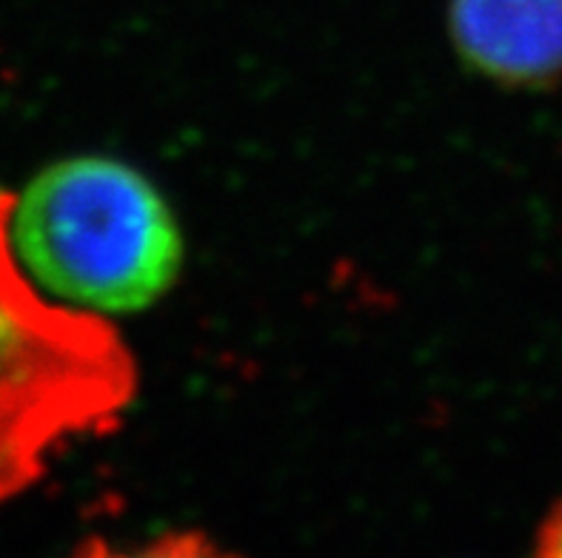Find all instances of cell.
Returning <instances> with one entry per match:
<instances>
[{
  "label": "cell",
  "mask_w": 562,
  "mask_h": 558,
  "mask_svg": "<svg viewBox=\"0 0 562 558\" xmlns=\"http://www.w3.org/2000/svg\"><path fill=\"white\" fill-rule=\"evenodd\" d=\"M9 234L41 288L75 311L151 308L183 271V231L140 169L80 155L43 169L14 200Z\"/></svg>",
  "instance_id": "cell-1"
},
{
  "label": "cell",
  "mask_w": 562,
  "mask_h": 558,
  "mask_svg": "<svg viewBox=\"0 0 562 558\" xmlns=\"http://www.w3.org/2000/svg\"><path fill=\"white\" fill-rule=\"evenodd\" d=\"M0 189V502L41 479L64 439L109 431L137 390L128 348L103 317L46 303L12 251Z\"/></svg>",
  "instance_id": "cell-2"
},
{
  "label": "cell",
  "mask_w": 562,
  "mask_h": 558,
  "mask_svg": "<svg viewBox=\"0 0 562 558\" xmlns=\"http://www.w3.org/2000/svg\"><path fill=\"white\" fill-rule=\"evenodd\" d=\"M449 37L492 83L542 89L562 78V0H451Z\"/></svg>",
  "instance_id": "cell-3"
},
{
  "label": "cell",
  "mask_w": 562,
  "mask_h": 558,
  "mask_svg": "<svg viewBox=\"0 0 562 558\" xmlns=\"http://www.w3.org/2000/svg\"><path fill=\"white\" fill-rule=\"evenodd\" d=\"M535 553L546 558H562V499L549 510V516L542 519Z\"/></svg>",
  "instance_id": "cell-4"
}]
</instances>
